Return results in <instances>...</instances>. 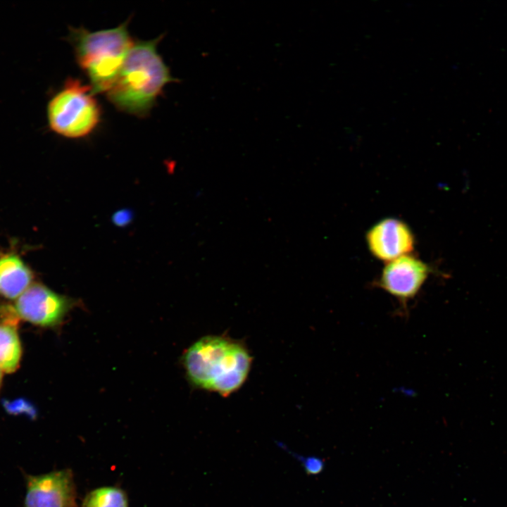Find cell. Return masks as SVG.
Returning a JSON list of instances; mask_svg holds the SVG:
<instances>
[{
  "instance_id": "1",
  "label": "cell",
  "mask_w": 507,
  "mask_h": 507,
  "mask_svg": "<svg viewBox=\"0 0 507 507\" xmlns=\"http://www.w3.org/2000/svg\"><path fill=\"white\" fill-rule=\"evenodd\" d=\"M163 35L151 40L137 41L130 49L109 90L107 98L119 111L146 117L163 93L165 86L178 82L158 54Z\"/></svg>"
},
{
  "instance_id": "2",
  "label": "cell",
  "mask_w": 507,
  "mask_h": 507,
  "mask_svg": "<svg viewBox=\"0 0 507 507\" xmlns=\"http://www.w3.org/2000/svg\"><path fill=\"white\" fill-rule=\"evenodd\" d=\"M182 362L192 385L226 397L245 382L252 357L242 342L208 335L186 350Z\"/></svg>"
},
{
  "instance_id": "3",
  "label": "cell",
  "mask_w": 507,
  "mask_h": 507,
  "mask_svg": "<svg viewBox=\"0 0 507 507\" xmlns=\"http://www.w3.org/2000/svg\"><path fill=\"white\" fill-rule=\"evenodd\" d=\"M128 22L95 32L84 27L69 29L68 39L76 61L89 79L95 94L109 90L134 44Z\"/></svg>"
},
{
  "instance_id": "4",
  "label": "cell",
  "mask_w": 507,
  "mask_h": 507,
  "mask_svg": "<svg viewBox=\"0 0 507 507\" xmlns=\"http://www.w3.org/2000/svg\"><path fill=\"white\" fill-rule=\"evenodd\" d=\"M101 115V107L92 88L76 78H68L46 106L49 129L69 139L91 134L100 123Z\"/></svg>"
},
{
  "instance_id": "5",
  "label": "cell",
  "mask_w": 507,
  "mask_h": 507,
  "mask_svg": "<svg viewBox=\"0 0 507 507\" xmlns=\"http://www.w3.org/2000/svg\"><path fill=\"white\" fill-rule=\"evenodd\" d=\"M430 272L429 265L420 258L404 255L387 262L375 286L396 299L405 314L409 302L417 296Z\"/></svg>"
},
{
  "instance_id": "6",
  "label": "cell",
  "mask_w": 507,
  "mask_h": 507,
  "mask_svg": "<svg viewBox=\"0 0 507 507\" xmlns=\"http://www.w3.org/2000/svg\"><path fill=\"white\" fill-rule=\"evenodd\" d=\"M78 301L58 294L48 287L31 284L16 300L15 310L23 319L35 325L54 326L64 319Z\"/></svg>"
},
{
  "instance_id": "7",
  "label": "cell",
  "mask_w": 507,
  "mask_h": 507,
  "mask_svg": "<svg viewBox=\"0 0 507 507\" xmlns=\"http://www.w3.org/2000/svg\"><path fill=\"white\" fill-rule=\"evenodd\" d=\"M24 507H75L77 489L68 468L26 475Z\"/></svg>"
},
{
  "instance_id": "8",
  "label": "cell",
  "mask_w": 507,
  "mask_h": 507,
  "mask_svg": "<svg viewBox=\"0 0 507 507\" xmlns=\"http://www.w3.org/2000/svg\"><path fill=\"white\" fill-rule=\"evenodd\" d=\"M366 243L376 258L389 262L413 251L415 239L404 221L387 218L373 225L366 233Z\"/></svg>"
},
{
  "instance_id": "9",
  "label": "cell",
  "mask_w": 507,
  "mask_h": 507,
  "mask_svg": "<svg viewBox=\"0 0 507 507\" xmlns=\"http://www.w3.org/2000/svg\"><path fill=\"white\" fill-rule=\"evenodd\" d=\"M32 280V272L18 256L0 257V294L18 299L31 285Z\"/></svg>"
},
{
  "instance_id": "10",
  "label": "cell",
  "mask_w": 507,
  "mask_h": 507,
  "mask_svg": "<svg viewBox=\"0 0 507 507\" xmlns=\"http://www.w3.org/2000/svg\"><path fill=\"white\" fill-rule=\"evenodd\" d=\"M21 347L15 328L8 324L0 325V369L14 372L20 362Z\"/></svg>"
},
{
  "instance_id": "11",
  "label": "cell",
  "mask_w": 507,
  "mask_h": 507,
  "mask_svg": "<svg viewBox=\"0 0 507 507\" xmlns=\"http://www.w3.org/2000/svg\"><path fill=\"white\" fill-rule=\"evenodd\" d=\"M82 507H129L126 492L115 486L96 488L87 494Z\"/></svg>"
},
{
  "instance_id": "12",
  "label": "cell",
  "mask_w": 507,
  "mask_h": 507,
  "mask_svg": "<svg viewBox=\"0 0 507 507\" xmlns=\"http://www.w3.org/2000/svg\"><path fill=\"white\" fill-rule=\"evenodd\" d=\"M304 468L308 474H318L323 468V461L316 457H308L306 459H303Z\"/></svg>"
},
{
  "instance_id": "13",
  "label": "cell",
  "mask_w": 507,
  "mask_h": 507,
  "mask_svg": "<svg viewBox=\"0 0 507 507\" xmlns=\"http://www.w3.org/2000/svg\"><path fill=\"white\" fill-rule=\"evenodd\" d=\"M2 379V370L0 369V384Z\"/></svg>"
}]
</instances>
